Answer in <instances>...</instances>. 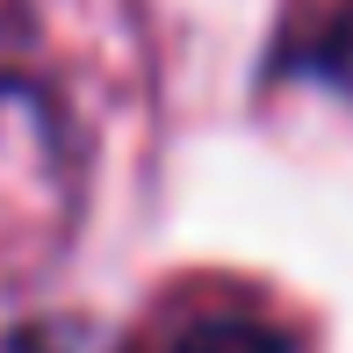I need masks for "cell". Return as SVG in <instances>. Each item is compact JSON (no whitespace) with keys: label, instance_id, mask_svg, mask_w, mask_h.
Masks as SVG:
<instances>
[{"label":"cell","instance_id":"6da1fadb","mask_svg":"<svg viewBox=\"0 0 353 353\" xmlns=\"http://www.w3.org/2000/svg\"><path fill=\"white\" fill-rule=\"evenodd\" d=\"M152 353H296L267 317H245V310H210V317H188L173 325Z\"/></svg>","mask_w":353,"mask_h":353},{"label":"cell","instance_id":"7a4b0ae2","mask_svg":"<svg viewBox=\"0 0 353 353\" xmlns=\"http://www.w3.org/2000/svg\"><path fill=\"white\" fill-rule=\"evenodd\" d=\"M296 65L303 72H317L325 87H339V94H353V8H339L317 37H303L296 43Z\"/></svg>","mask_w":353,"mask_h":353}]
</instances>
